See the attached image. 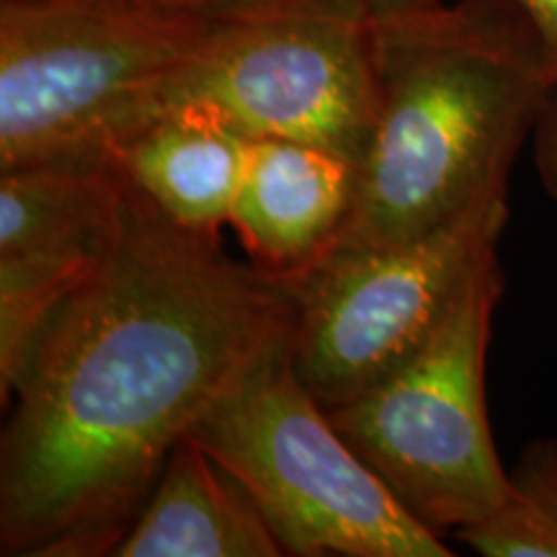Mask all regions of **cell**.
<instances>
[{
    "label": "cell",
    "instance_id": "11",
    "mask_svg": "<svg viewBox=\"0 0 557 557\" xmlns=\"http://www.w3.org/2000/svg\"><path fill=\"white\" fill-rule=\"evenodd\" d=\"M111 555L276 557L284 549L246 485L184 436Z\"/></svg>",
    "mask_w": 557,
    "mask_h": 557
},
{
    "label": "cell",
    "instance_id": "9",
    "mask_svg": "<svg viewBox=\"0 0 557 557\" xmlns=\"http://www.w3.org/2000/svg\"><path fill=\"white\" fill-rule=\"evenodd\" d=\"M354 194L351 160L292 139H250L230 227L250 263L292 278L331 253L351 214Z\"/></svg>",
    "mask_w": 557,
    "mask_h": 557
},
{
    "label": "cell",
    "instance_id": "4",
    "mask_svg": "<svg viewBox=\"0 0 557 557\" xmlns=\"http://www.w3.org/2000/svg\"><path fill=\"white\" fill-rule=\"evenodd\" d=\"M186 436L246 485L284 555H451L444 537L398 504L299 380L292 329L243 369Z\"/></svg>",
    "mask_w": 557,
    "mask_h": 557
},
{
    "label": "cell",
    "instance_id": "7",
    "mask_svg": "<svg viewBox=\"0 0 557 557\" xmlns=\"http://www.w3.org/2000/svg\"><path fill=\"white\" fill-rule=\"evenodd\" d=\"M205 103L248 139H292L359 165L377 116L372 18L302 5L214 21L171 107Z\"/></svg>",
    "mask_w": 557,
    "mask_h": 557
},
{
    "label": "cell",
    "instance_id": "12",
    "mask_svg": "<svg viewBox=\"0 0 557 557\" xmlns=\"http://www.w3.org/2000/svg\"><path fill=\"white\" fill-rule=\"evenodd\" d=\"M455 537L483 557H557V438L524 444L500 504Z\"/></svg>",
    "mask_w": 557,
    "mask_h": 557
},
{
    "label": "cell",
    "instance_id": "6",
    "mask_svg": "<svg viewBox=\"0 0 557 557\" xmlns=\"http://www.w3.org/2000/svg\"><path fill=\"white\" fill-rule=\"evenodd\" d=\"M506 220L508 199L416 238L338 246L287 278L295 369L320 406H341L406 361L498 250Z\"/></svg>",
    "mask_w": 557,
    "mask_h": 557
},
{
    "label": "cell",
    "instance_id": "3",
    "mask_svg": "<svg viewBox=\"0 0 557 557\" xmlns=\"http://www.w3.org/2000/svg\"><path fill=\"white\" fill-rule=\"evenodd\" d=\"M212 29L152 0H0V171L111 163Z\"/></svg>",
    "mask_w": 557,
    "mask_h": 557
},
{
    "label": "cell",
    "instance_id": "1",
    "mask_svg": "<svg viewBox=\"0 0 557 557\" xmlns=\"http://www.w3.org/2000/svg\"><path fill=\"white\" fill-rule=\"evenodd\" d=\"M122 184L101 263L0 389L13 406L0 442L3 557L114 553L171 449L295 320L287 278L230 259Z\"/></svg>",
    "mask_w": 557,
    "mask_h": 557
},
{
    "label": "cell",
    "instance_id": "5",
    "mask_svg": "<svg viewBox=\"0 0 557 557\" xmlns=\"http://www.w3.org/2000/svg\"><path fill=\"white\" fill-rule=\"evenodd\" d=\"M504 284L493 250L406 361L325 408L398 504L438 537L478 524L506 493L508 470L485 400L487 346Z\"/></svg>",
    "mask_w": 557,
    "mask_h": 557
},
{
    "label": "cell",
    "instance_id": "14",
    "mask_svg": "<svg viewBox=\"0 0 557 557\" xmlns=\"http://www.w3.org/2000/svg\"><path fill=\"white\" fill-rule=\"evenodd\" d=\"M529 143L542 189L557 207V81L549 83Z\"/></svg>",
    "mask_w": 557,
    "mask_h": 557
},
{
    "label": "cell",
    "instance_id": "13",
    "mask_svg": "<svg viewBox=\"0 0 557 557\" xmlns=\"http://www.w3.org/2000/svg\"><path fill=\"white\" fill-rule=\"evenodd\" d=\"M165 9L189 13L205 21H235L263 13L302 9V5H359V0H152ZM367 13V11H364Z\"/></svg>",
    "mask_w": 557,
    "mask_h": 557
},
{
    "label": "cell",
    "instance_id": "2",
    "mask_svg": "<svg viewBox=\"0 0 557 557\" xmlns=\"http://www.w3.org/2000/svg\"><path fill=\"white\" fill-rule=\"evenodd\" d=\"M377 116L338 246L416 238L508 199L549 88L511 0H459L372 21Z\"/></svg>",
    "mask_w": 557,
    "mask_h": 557
},
{
    "label": "cell",
    "instance_id": "8",
    "mask_svg": "<svg viewBox=\"0 0 557 557\" xmlns=\"http://www.w3.org/2000/svg\"><path fill=\"white\" fill-rule=\"evenodd\" d=\"M122 191L114 163L0 171V389L45 318L101 263Z\"/></svg>",
    "mask_w": 557,
    "mask_h": 557
},
{
    "label": "cell",
    "instance_id": "16",
    "mask_svg": "<svg viewBox=\"0 0 557 557\" xmlns=\"http://www.w3.org/2000/svg\"><path fill=\"white\" fill-rule=\"evenodd\" d=\"M361 9L367 11V16L372 21L382 18H395L406 16V13H416L423 9H434L442 0H359Z\"/></svg>",
    "mask_w": 557,
    "mask_h": 557
},
{
    "label": "cell",
    "instance_id": "10",
    "mask_svg": "<svg viewBox=\"0 0 557 557\" xmlns=\"http://www.w3.org/2000/svg\"><path fill=\"white\" fill-rule=\"evenodd\" d=\"M250 139L205 103H178L129 137L111 163L178 227L218 240L230 225Z\"/></svg>",
    "mask_w": 557,
    "mask_h": 557
},
{
    "label": "cell",
    "instance_id": "15",
    "mask_svg": "<svg viewBox=\"0 0 557 557\" xmlns=\"http://www.w3.org/2000/svg\"><path fill=\"white\" fill-rule=\"evenodd\" d=\"M537 34L549 83L557 81V0H511Z\"/></svg>",
    "mask_w": 557,
    "mask_h": 557
}]
</instances>
